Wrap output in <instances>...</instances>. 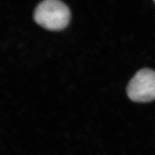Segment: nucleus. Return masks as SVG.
I'll return each instance as SVG.
<instances>
[{
    "instance_id": "2",
    "label": "nucleus",
    "mask_w": 155,
    "mask_h": 155,
    "mask_svg": "<svg viewBox=\"0 0 155 155\" xmlns=\"http://www.w3.org/2000/svg\"><path fill=\"white\" fill-rule=\"evenodd\" d=\"M129 98L136 102H148L155 99V72L150 69L138 71L127 86Z\"/></svg>"
},
{
    "instance_id": "1",
    "label": "nucleus",
    "mask_w": 155,
    "mask_h": 155,
    "mask_svg": "<svg viewBox=\"0 0 155 155\" xmlns=\"http://www.w3.org/2000/svg\"><path fill=\"white\" fill-rule=\"evenodd\" d=\"M34 18L43 27L48 30L58 31L69 24L71 12L64 2L58 0H45L36 8Z\"/></svg>"
}]
</instances>
